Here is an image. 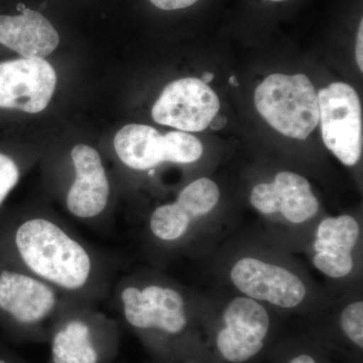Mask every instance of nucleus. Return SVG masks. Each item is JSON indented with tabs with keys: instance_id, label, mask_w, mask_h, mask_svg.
<instances>
[{
	"instance_id": "obj_1",
	"label": "nucleus",
	"mask_w": 363,
	"mask_h": 363,
	"mask_svg": "<svg viewBox=\"0 0 363 363\" xmlns=\"http://www.w3.org/2000/svg\"><path fill=\"white\" fill-rule=\"evenodd\" d=\"M0 255L81 304L99 307L117 279V259L57 217L0 213Z\"/></svg>"
},
{
	"instance_id": "obj_2",
	"label": "nucleus",
	"mask_w": 363,
	"mask_h": 363,
	"mask_svg": "<svg viewBox=\"0 0 363 363\" xmlns=\"http://www.w3.org/2000/svg\"><path fill=\"white\" fill-rule=\"evenodd\" d=\"M73 298L0 255V325L26 336L50 335ZM85 305V304H84Z\"/></svg>"
},
{
	"instance_id": "obj_3",
	"label": "nucleus",
	"mask_w": 363,
	"mask_h": 363,
	"mask_svg": "<svg viewBox=\"0 0 363 363\" xmlns=\"http://www.w3.org/2000/svg\"><path fill=\"white\" fill-rule=\"evenodd\" d=\"M109 298L124 322L136 331L175 336L187 327L185 298L172 286L125 277L116 279Z\"/></svg>"
},
{
	"instance_id": "obj_4",
	"label": "nucleus",
	"mask_w": 363,
	"mask_h": 363,
	"mask_svg": "<svg viewBox=\"0 0 363 363\" xmlns=\"http://www.w3.org/2000/svg\"><path fill=\"white\" fill-rule=\"evenodd\" d=\"M255 104L269 125L288 138L306 140L319 124V101L304 74H272L255 92Z\"/></svg>"
},
{
	"instance_id": "obj_5",
	"label": "nucleus",
	"mask_w": 363,
	"mask_h": 363,
	"mask_svg": "<svg viewBox=\"0 0 363 363\" xmlns=\"http://www.w3.org/2000/svg\"><path fill=\"white\" fill-rule=\"evenodd\" d=\"M98 309L76 304L62 313L49 335L52 363H104L108 357L116 324Z\"/></svg>"
},
{
	"instance_id": "obj_6",
	"label": "nucleus",
	"mask_w": 363,
	"mask_h": 363,
	"mask_svg": "<svg viewBox=\"0 0 363 363\" xmlns=\"http://www.w3.org/2000/svg\"><path fill=\"white\" fill-rule=\"evenodd\" d=\"M114 150L119 161L135 171H150L164 162L191 164L203 155L201 142L184 131L162 135L143 124H128L114 138Z\"/></svg>"
},
{
	"instance_id": "obj_7",
	"label": "nucleus",
	"mask_w": 363,
	"mask_h": 363,
	"mask_svg": "<svg viewBox=\"0 0 363 363\" xmlns=\"http://www.w3.org/2000/svg\"><path fill=\"white\" fill-rule=\"evenodd\" d=\"M317 95L325 145L345 166H354L362 152V104L357 91L336 82Z\"/></svg>"
},
{
	"instance_id": "obj_8",
	"label": "nucleus",
	"mask_w": 363,
	"mask_h": 363,
	"mask_svg": "<svg viewBox=\"0 0 363 363\" xmlns=\"http://www.w3.org/2000/svg\"><path fill=\"white\" fill-rule=\"evenodd\" d=\"M73 181L67 187V211L92 228L106 229L111 185L99 152L87 145L71 150Z\"/></svg>"
},
{
	"instance_id": "obj_9",
	"label": "nucleus",
	"mask_w": 363,
	"mask_h": 363,
	"mask_svg": "<svg viewBox=\"0 0 363 363\" xmlns=\"http://www.w3.org/2000/svg\"><path fill=\"white\" fill-rule=\"evenodd\" d=\"M56 83V72L44 59L0 62V111L39 113L51 101Z\"/></svg>"
},
{
	"instance_id": "obj_10",
	"label": "nucleus",
	"mask_w": 363,
	"mask_h": 363,
	"mask_svg": "<svg viewBox=\"0 0 363 363\" xmlns=\"http://www.w3.org/2000/svg\"><path fill=\"white\" fill-rule=\"evenodd\" d=\"M220 101L201 79L184 78L169 83L160 96L152 116L157 123L182 131H202L218 113Z\"/></svg>"
},
{
	"instance_id": "obj_11",
	"label": "nucleus",
	"mask_w": 363,
	"mask_h": 363,
	"mask_svg": "<svg viewBox=\"0 0 363 363\" xmlns=\"http://www.w3.org/2000/svg\"><path fill=\"white\" fill-rule=\"evenodd\" d=\"M223 318L226 327L217 336V347L226 360L242 363L262 350L269 330V316L257 301L234 298Z\"/></svg>"
},
{
	"instance_id": "obj_12",
	"label": "nucleus",
	"mask_w": 363,
	"mask_h": 363,
	"mask_svg": "<svg viewBox=\"0 0 363 363\" xmlns=\"http://www.w3.org/2000/svg\"><path fill=\"white\" fill-rule=\"evenodd\" d=\"M230 278L234 286L250 298L278 307H296L306 297L304 284L293 272L252 257L238 260Z\"/></svg>"
},
{
	"instance_id": "obj_13",
	"label": "nucleus",
	"mask_w": 363,
	"mask_h": 363,
	"mask_svg": "<svg viewBox=\"0 0 363 363\" xmlns=\"http://www.w3.org/2000/svg\"><path fill=\"white\" fill-rule=\"evenodd\" d=\"M219 199L220 191L213 181L198 179L181 191L175 202L155 209L150 217V233L161 242L180 240L192 222L212 211Z\"/></svg>"
},
{
	"instance_id": "obj_14",
	"label": "nucleus",
	"mask_w": 363,
	"mask_h": 363,
	"mask_svg": "<svg viewBox=\"0 0 363 363\" xmlns=\"http://www.w3.org/2000/svg\"><path fill=\"white\" fill-rule=\"evenodd\" d=\"M250 203L260 213L281 212L286 220L296 224L309 220L319 210L309 182L292 172H281L272 183L255 186Z\"/></svg>"
},
{
	"instance_id": "obj_15",
	"label": "nucleus",
	"mask_w": 363,
	"mask_h": 363,
	"mask_svg": "<svg viewBox=\"0 0 363 363\" xmlns=\"http://www.w3.org/2000/svg\"><path fill=\"white\" fill-rule=\"evenodd\" d=\"M59 43L54 26L38 11L23 9L14 16L0 14V45L23 58L44 59Z\"/></svg>"
},
{
	"instance_id": "obj_16",
	"label": "nucleus",
	"mask_w": 363,
	"mask_h": 363,
	"mask_svg": "<svg viewBox=\"0 0 363 363\" xmlns=\"http://www.w3.org/2000/svg\"><path fill=\"white\" fill-rule=\"evenodd\" d=\"M359 233L357 221L348 215L324 219L314 243L315 267L330 278L347 276L352 271V250Z\"/></svg>"
},
{
	"instance_id": "obj_17",
	"label": "nucleus",
	"mask_w": 363,
	"mask_h": 363,
	"mask_svg": "<svg viewBox=\"0 0 363 363\" xmlns=\"http://www.w3.org/2000/svg\"><path fill=\"white\" fill-rule=\"evenodd\" d=\"M21 174L20 161L11 152L0 149V209L20 182Z\"/></svg>"
},
{
	"instance_id": "obj_18",
	"label": "nucleus",
	"mask_w": 363,
	"mask_h": 363,
	"mask_svg": "<svg viewBox=\"0 0 363 363\" xmlns=\"http://www.w3.org/2000/svg\"><path fill=\"white\" fill-rule=\"evenodd\" d=\"M341 326L345 335L358 347H363V303L348 305L341 315Z\"/></svg>"
},
{
	"instance_id": "obj_19",
	"label": "nucleus",
	"mask_w": 363,
	"mask_h": 363,
	"mask_svg": "<svg viewBox=\"0 0 363 363\" xmlns=\"http://www.w3.org/2000/svg\"><path fill=\"white\" fill-rule=\"evenodd\" d=\"M155 6L162 11H177L195 4L199 0H150Z\"/></svg>"
},
{
	"instance_id": "obj_20",
	"label": "nucleus",
	"mask_w": 363,
	"mask_h": 363,
	"mask_svg": "<svg viewBox=\"0 0 363 363\" xmlns=\"http://www.w3.org/2000/svg\"><path fill=\"white\" fill-rule=\"evenodd\" d=\"M362 44H363V21H360L359 28H358L357 40V60L358 67L360 71H363V55H362Z\"/></svg>"
},
{
	"instance_id": "obj_21",
	"label": "nucleus",
	"mask_w": 363,
	"mask_h": 363,
	"mask_svg": "<svg viewBox=\"0 0 363 363\" xmlns=\"http://www.w3.org/2000/svg\"><path fill=\"white\" fill-rule=\"evenodd\" d=\"M226 116L217 113L216 116L213 117V119H212L211 123H209V126L211 128V130H220L226 125Z\"/></svg>"
},
{
	"instance_id": "obj_22",
	"label": "nucleus",
	"mask_w": 363,
	"mask_h": 363,
	"mask_svg": "<svg viewBox=\"0 0 363 363\" xmlns=\"http://www.w3.org/2000/svg\"><path fill=\"white\" fill-rule=\"evenodd\" d=\"M290 363H316V362H315L314 358L310 357V355L302 354L294 358Z\"/></svg>"
},
{
	"instance_id": "obj_23",
	"label": "nucleus",
	"mask_w": 363,
	"mask_h": 363,
	"mask_svg": "<svg viewBox=\"0 0 363 363\" xmlns=\"http://www.w3.org/2000/svg\"><path fill=\"white\" fill-rule=\"evenodd\" d=\"M214 78V74L210 73V72H206V73L203 74L201 80L203 82L208 83L211 82L212 80H213Z\"/></svg>"
},
{
	"instance_id": "obj_24",
	"label": "nucleus",
	"mask_w": 363,
	"mask_h": 363,
	"mask_svg": "<svg viewBox=\"0 0 363 363\" xmlns=\"http://www.w3.org/2000/svg\"><path fill=\"white\" fill-rule=\"evenodd\" d=\"M229 84H231L233 86L240 85V82H238V78H236V76H233V77L229 78Z\"/></svg>"
},
{
	"instance_id": "obj_25",
	"label": "nucleus",
	"mask_w": 363,
	"mask_h": 363,
	"mask_svg": "<svg viewBox=\"0 0 363 363\" xmlns=\"http://www.w3.org/2000/svg\"><path fill=\"white\" fill-rule=\"evenodd\" d=\"M0 363H11V362H9V360L6 359V358L0 357Z\"/></svg>"
},
{
	"instance_id": "obj_26",
	"label": "nucleus",
	"mask_w": 363,
	"mask_h": 363,
	"mask_svg": "<svg viewBox=\"0 0 363 363\" xmlns=\"http://www.w3.org/2000/svg\"><path fill=\"white\" fill-rule=\"evenodd\" d=\"M271 1H274V2H281V1H285V0H271Z\"/></svg>"
}]
</instances>
